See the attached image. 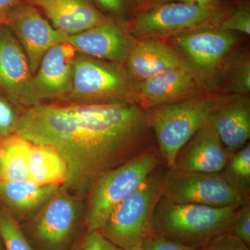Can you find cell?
<instances>
[{"label": "cell", "instance_id": "2", "mask_svg": "<svg viewBox=\"0 0 250 250\" xmlns=\"http://www.w3.org/2000/svg\"><path fill=\"white\" fill-rule=\"evenodd\" d=\"M241 207L174 203L161 197L153 212L151 234L197 249L231 232Z\"/></svg>", "mask_w": 250, "mask_h": 250}, {"label": "cell", "instance_id": "4", "mask_svg": "<svg viewBox=\"0 0 250 250\" xmlns=\"http://www.w3.org/2000/svg\"><path fill=\"white\" fill-rule=\"evenodd\" d=\"M161 160L159 149L154 147L100 176L88 191L84 231H100L114 208L152 175Z\"/></svg>", "mask_w": 250, "mask_h": 250}, {"label": "cell", "instance_id": "8", "mask_svg": "<svg viewBox=\"0 0 250 250\" xmlns=\"http://www.w3.org/2000/svg\"><path fill=\"white\" fill-rule=\"evenodd\" d=\"M163 178L152 175L111 212L100 233L114 246L125 250L141 244L151 234V222L161 197Z\"/></svg>", "mask_w": 250, "mask_h": 250}, {"label": "cell", "instance_id": "23", "mask_svg": "<svg viewBox=\"0 0 250 250\" xmlns=\"http://www.w3.org/2000/svg\"><path fill=\"white\" fill-rule=\"evenodd\" d=\"M224 178L234 190L250 200V143L229 158L222 171Z\"/></svg>", "mask_w": 250, "mask_h": 250}, {"label": "cell", "instance_id": "15", "mask_svg": "<svg viewBox=\"0 0 250 250\" xmlns=\"http://www.w3.org/2000/svg\"><path fill=\"white\" fill-rule=\"evenodd\" d=\"M229 154L207 118L179 151L172 168L189 172L218 173L225 168Z\"/></svg>", "mask_w": 250, "mask_h": 250}, {"label": "cell", "instance_id": "21", "mask_svg": "<svg viewBox=\"0 0 250 250\" xmlns=\"http://www.w3.org/2000/svg\"><path fill=\"white\" fill-rule=\"evenodd\" d=\"M29 174V179L36 184L62 187L68 178V168L65 159L55 147L32 143Z\"/></svg>", "mask_w": 250, "mask_h": 250}, {"label": "cell", "instance_id": "25", "mask_svg": "<svg viewBox=\"0 0 250 250\" xmlns=\"http://www.w3.org/2000/svg\"><path fill=\"white\" fill-rule=\"evenodd\" d=\"M0 235L6 250H36L23 233L21 224L1 204Z\"/></svg>", "mask_w": 250, "mask_h": 250}, {"label": "cell", "instance_id": "35", "mask_svg": "<svg viewBox=\"0 0 250 250\" xmlns=\"http://www.w3.org/2000/svg\"><path fill=\"white\" fill-rule=\"evenodd\" d=\"M0 250H6V249H5L4 243H3L1 235H0Z\"/></svg>", "mask_w": 250, "mask_h": 250}, {"label": "cell", "instance_id": "1", "mask_svg": "<svg viewBox=\"0 0 250 250\" xmlns=\"http://www.w3.org/2000/svg\"><path fill=\"white\" fill-rule=\"evenodd\" d=\"M16 133L61 153L68 168L61 189L81 198L100 176L154 147L147 109L136 103L42 104L20 115Z\"/></svg>", "mask_w": 250, "mask_h": 250}, {"label": "cell", "instance_id": "34", "mask_svg": "<svg viewBox=\"0 0 250 250\" xmlns=\"http://www.w3.org/2000/svg\"><path fill=\"white\" fill-rule=\"evenodd\" d=\"M218 0H146L147 5L159 4V3L170 2V1H182L188 3H208Z\"/></svg>", "mask_w": 250, "mask_h": 250}, {"label": "cell", "instance_id": "32", "mask_svg": "<svg viewBox=\"0 0 250 250\" xmlns=\"http://www.w3.org/2000/svg\"><path fill=\"white\" fill-rule=\"evenodd\" d=\"M141 250H196V249L170 241L164 237L150 234L141 243Z\"/></svg>", "mask_w": 250, "mask_h": 250}, {"label": "cell", "instance_id": "30", "mask_svg": "<svg viewBox=\"0 0 250 250\" xmlns=\"http://www.w3.org/2000/svg\"><path fill=\"white\" fill-rule=\"evenodd\" d=\"M196 250H250V248L232 232H227L215 237Z\"/></svg>", "mask_w": 250, "mask_h": 250}, {"label": "cell", "instance_id": "18", "mask_svg": "<svg viewBox=\"0 0 250 250\" xmlns=\"http://www.w3.org/2000/svg\"><path fill=\"white\" fill-rule=\"evenodd\" d=\"M61 187L41 185L30 179H0V202L18 223L22 224L35 216L58 193Z\"/></svg>", "mask_w": 250, "mask_h": 250}, {"label": "cell", "instance_id": "29", "mask_svg": "<svg viewBox=\"0 0 250 250\" xmlns=\"http://www.w3.org/2000/svg\"><path fill=\"white\" fill-rule=\"evenodd\" d=\"M19 116L11 102L0 95V140L16 132Z\"/></svg>", "mask_w": 250, "mask_h": 250}, {"label": "cell", "instance_id": "24", "mask_svg": "<svg viewBox=\"0 0 250 250\" xmlns=\"http://www.w3.org/2000/svg\"><path fill=\"white\" fill-rule=\"evenodd\" d=\"M225 90L234 95H247L250 90V62L248 55L235 57L224 68ZM222 77V78H223Z\"/></svg>", "mask_w": 250, "mask_h": 250}, {"label": "cell", "instance_id": "20", "mask_svg": "<svg viewBox=\"0 0 250 250\" xmlns=\"http://www.w3.org/2000/svg\"><path fill=\"white\" fill-rule=\"evenodd\" d=\"M126 70L137 82L156 74L187 65L173 47L159 39H140L126 59Z\"/></svg>", "mask_w": 250, "mask_h": 250}, {"label": "cell", "instance_id": "14", "mask_svg": "<svg viewBox=\"0 0 250 250\" xmlns=\"http://www.w3.org/2000/svg\"><path fill=\"white\" fill-rule=\"evenodd\" d=\"M202 85L187 65L170 69L138 83L140 105L146 108L200 96Z\"/></svg>", "mask_w": 250, "mask_h": 250}, {"label": "cell", "instance_id": "6", "mask_svg": "<svg viewBox=\"0 0 250 250\" xmlns=\"http://www.w3.org/2000/svg\"><path fill=\"white\" fill-rule=\"evenodd\" d=\"M225 96L200 95L147 108L162 161L172 168L180 149L207 121Z\"/></svg>", "mask_w": 250, "mask_h": 250}, {"label": "cell", "instance_id": "22", "mask_svg": "<svg viewBox=\"0 0 250 250\" xmlns=\"http://www.w3.org/2000/svg\"><path fill=\"white\" fill-rule=\"evenodd\" d=\"M30 141L14 133L0 140V179L22 181L29 179Z\"/></svg>", "mask_w": 250, "mask_h": 250}, {"label": "cell", "instance_id": "28", "mask_svg": "<svg viewBox=\"0 0 250 250\" xmlns=\"http://www.w3.org/2000/svg\"><path fill=\"white\" fill-rule=\"evenodd\" d=\"M70 250H123L108 241L100 231H83Z\"/></svg>", "mask_w": 250, "mask_h": 250}, {"label": "cell", "instance_id": "36", "mask_svg": "<svg viewBox=\"0 0 250 250\" xmlns=\"http://www.w3.org/2000/svg\"><path fill=\"white\" fill-rule=\"evenodd\" d=\"M125 250H141V244L137 245V246L132 247V248H130L129 249Z\"/></svg>", "mask_w": 250, "mask_h": 250}, {"label": "cell", "instance_id": "26", "mask_svg": "<svg viewBox=\"0 0 250 250\" xmlns=\"http://www.w3.org/2000/svg\"><path fill=\"white\" fill-rule=\"evenodd\" d=\"M217 29L221 31L250 34V6L248 1L234 5L231 12Z\"/></svg>", "mask_w": 250, "mask_h": 250}, {"label": "cell", "instance_id": "5", "mask_svg": "<svg viewBox=\"0 0 250 250\" xmlns=\"http://www.w3.org/2000/svg\"><path fill=\"white\" fill-rule=\"evenodd\" d=\"M138 82L121 64L77 53L71 88L63 103L139 104Z\"/></svg>", "mask_w": 250, "mask_h": 250}, {"label": "cell", "instance_id": "12", "mask_svg": "<svg viewBox=\"0 0 250 250\" xmlns=\"http://www.w3.org/2000/svg\"><path fill=\"white\" fill-rule=\"evenodd\" d=\"M6 25L24 49L32 75L49 49L65 42L67 35L51 25L37 8L29 4L19 3L15 6Z\"/></svg>", "mask_w": 250, "mask_h": 250}, {"label": "cell", "instance_id": "13", "mask_svg": "<svg viewBox=\"0 0 250 250\" xmlns=\"http://www.w3.org/2000/svg\"><path fill=\"white\" fill-rule=\"evenodd\" d=\"M65 42L78 54L121 65L126 62L136 43L121 23L111 18L87 30L66 35Z\"/></svg>", "mask_w": 250, "mask_h": 250}, {"label": "cell", "instance_id": "33", "mask_svg": "<svg viewBox=\"0 0 250 250\" xmlns=\"http://www.w3.org/2000/svg\"><path fill=\"white\" fill-rule=\"evenodd\" d=\"M20 0H0V25L7 23L10 12L19 4Z\"/></svg>", "mask_w": 250, "mask_h": 250}, {"label": "cell", "instance_id": "31", "mask_svg": "<svg viewBox=\"0 0 250 250\" xmlns=\"http://www.w3.org/2000/svg\"><path fill=\"white\" fill-rule=\"evenodd\" d=\"M241 241L250 246V205L241 207L237 212L232 231Z\"/></svg>", "mask_w": 250, "mask_h": 250}, {"label": "cell", "instance_id": "17", "mask_svg": "<svg viewBox=\"0 0 250 250\" xmlns=\"http://www.w3.org/2000/svg\"><path fill=\"white\" fill-rule=\"evenodd\" d=\"M39 8L57 30L67 35L77 34L109 19L90 0H27Z\"/></svg>", "mask_w": 250, "mask_h": 250}, {"label": "cell", "instance_id": "11", "mask_svg": "<svg viewBox=\"0 0 250 250\" xmlns=\"http://www.w3.org/2000/svg\"><path fill=\"white\" fill-rule=\"evenodd\" d=\"M77 51L66 42L49 49L24 85L18 104L26 108L53 100L63 102L71 88Z\"/></svg>", "mask_w": 250, "mask_h": 250}, {"label": "cell", "instance_id": "9", "mask_svg": "<svg viewBox=\"0 0 250 250\" xmlns=\"http://www.w3.org/2000/svg\"><path fill=\"white\" fill-rule=\"evenodd\" d=\"M184 62L202 86L216 84L223 77L225 59L236 45V33L208 28L172 38Z\"/></svg>", "mask_w": 250, "mask_h": 250}, {"label": "cell", "instance_id": "16", "mask_svg": "<svg viewBox=\"0 0 250 250\" xmlns=\"http://www.w3.org/2000/svg\"><path fill=\"white\" fill-rule=\"evenodd\" d=\"M229 155L248 144L250 138V103L246 95L225 96L208 117Z\"/></svg>", "mask_w": 250, "mask_h": 250}, {"label": "cell", "instance_id": "19", "mask_svg": "<svg viewBox=\"0 0 250 250\" xmlns=\"http://www.w3.org/2000/svg\"><path fill=\"white\" fill-rule=\"evenodd\" d=\"M31 76L29 61L19 41L7 25H0V93L18 104Z\"/></svg>", "mask_w": 250, "mask_h": 250}, {"label": "cell", "instance_id": "7", "mask_svg": "<svg viewBox=\"0 0 250 250\" xmlns=\"http://www.w3.org/2000/svg\"><path fill=\"white\" fill-rule=\"evenodd\" d=\"M82 198L60 189L30 220L21 224L36 250H70L84 231Z\"/></svg>", "mask_w": 250, "mask_h": 250}, {"label": "cell", "instance_id": "3", "mask_svg": "<svg viewBox=\"0 0 250 250\" xmlns=\"http://www.w3.org/2000/svg\"><path fill=\"white\" fill-rule=\"evenodd\" d=\"M234 5L225 0L208 3L170 1L146 5L132 18L130 34L136 39L173 38L217 28Z\"/></svg>", "mask_w": 250, "mask_h": 250}, {"label": "cell", "instance_id": "27", "mask_svg": "<svg viewBox=\"0 0 250 250\" xmlns=\"http://www.w3.org/2000/svg\"><path fill=\"white\" fill-rule=\"evenodd\" d=\"M112 19L124 17L128 13L137 14L147 5L146 0H93ZM116 21V20H115Z\"/></svg>", "mask_w": 250, "mask_h": 250}, {"label": "cell", "instance_id": "10", "mask_svg": "<svg viewBox=\"0 0 250 250\" xmlns=\"http://www.w3.org/2000/svg\"><path fill=\"white\" fill-rule=\"evenodd\" d=\"M163 178L161 197L178 204H195L213 207H238L250 200L233 188L221 172H189L169 168Z\"/></svg>", "mask_w": 250, "mask_h": 250}]
</instances>
